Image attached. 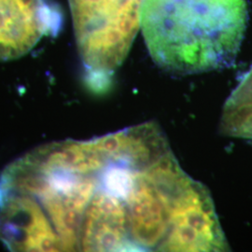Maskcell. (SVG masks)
I'll return each mask as SVG.
<instances>
[{
  "instance_id": "1",
  "label": "cell",
  "mask_w": 252,
  "mask_h": 252,
  "mask_svg": "<svg viewBox=\"0 0 252 252\" xmlns=\"http://www.w3.org/2000/svg\"><path fill=\"white\" fill-rule=\"evenodd\" d=\"M247 17L245 0H143L140 27L155 63L190 75L233 64Z\"/></svg>"
},
{
  "instance_id": "2",
  "label": "cell",
  "mask_w": 252,
  "mask_h": 252,
  "mask_svg": "<svg viewBox=\"0 0 252 252\" xmlns=\"http://www.w3.org/2000/svg\"><path fill=\"white\" fill-rule=\"evenodd\" d=\"M143 0H68L77 48L92 89L103 91L140 28Z\"/></svg>"
},
{
  "instance_id": "3",
  "label": "cell",
  "mask_w": 252,
  "mask_h": 252,
  "mask_svg": "<svg viewBox=\"0 0 252 252\" xmlns=\"http://www.w3.org/2000/svg\"><path fill=\"white\" fill-rule=\"evenodd\" d=\"M63 13L54 0H0V61L29 53L44 36H56Z\"/></svg>"
},
{
  "instance_id": "4",
  "label": "cell",
  "mask_w": 252,
  "mask_h": 252,
  "mask_svg": "<svg viewBox=\"0 0 252 252\" xmlns=\"http://www.w3.org/2000/svg\"><path fill=\"white\" fill-rule=\"evenodd\" d=\"M219 128L226 136L252 139V65L226 100Z\"/></svg>"
}]
</instances>
